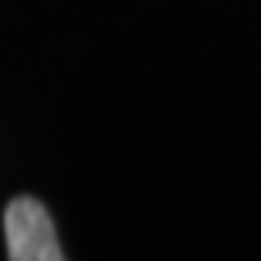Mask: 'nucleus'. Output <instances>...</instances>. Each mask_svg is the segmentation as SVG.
Listing matches in <instances>:
<instances>
[{"instance_id": "f257e3e1", "label": "nucleus", "mask_w": 261, "mask_h": 261, "mask_svg": "<svg viewBox=\"0 0 261 261\" xmlns=\"http://www.w3.org/2000/svg\"><path fill=\"white\" fill-rule=\"evenodd\" d=\"M4 234L7 254L14 261H61L65 251L58 244L51 214L34 197H17L4 211Z\"/></svg>"}]
</instances>
